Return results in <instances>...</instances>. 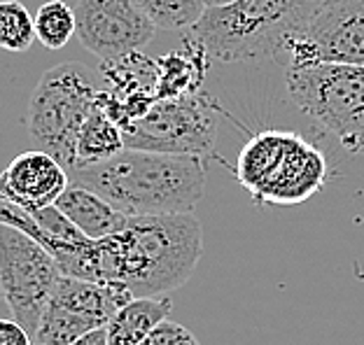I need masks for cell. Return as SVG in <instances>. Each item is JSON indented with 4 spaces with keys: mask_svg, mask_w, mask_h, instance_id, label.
<instances>
[{
    "mask_svg": "<svg viewBox=\"0 0 364 345\" xmlns=\"http://www.w3.org/2000/svg\"><path fill=\"white\" fill-rule=\"evenodd\" d=\"M203 229L192 212L136 215L91 248V280L127 287L131 297H161L192 278Z\"/></svg>",
    "mask_w": 364,
    "mask_h": 345,
    "instance_id": "6da1fadb",
    "label": "cell"
},
{
    "mask_svg": "<svg viewBox=\"0 0 364 345\" xmlns=\"http://www.w3.org/2000/svg\"><path fill=\"white\" fill-rule=\"evenodd\" d=\"M70 177L129 217L192 212L205 194L203 157L136 147L73 170Z\"/></svg>",
    "mask_w": 364,
    "mask_h": 345,
    "instance_id": "7a4b0ae2",
    "label": "cell"
},
{
    "mask_svg": "<svg viewBox=\"0 0 364 345\" xmlns=\"http://www.w3.org/2000/svg\"><path fill=\"white\" fill-rule=\"evenodd\" d=\"M327 0H231L208 5L189 33L210 59L247 63L276 59L285 40Z\"/></svg>",
    "mask_w": 364,
    "mask_h": 345,
    "instance_id": "3957f363",
    "label": "cell"
},
{
    "mask_svg": "<svg viewBox=\"0 0 364 345\" xmlns=\"http://www.w3.org/2000/svg\"><path fill=\"white\" fill-rule=\"evenodd\" d=\"M236 180L259 205H299L329 180L327 157L296 131H259L243 145Z\"/></svg>",
    "mask_w": 364,
    "mask_h": 345,
    "instance_id": "277c9868",
    "label": "cell"
},
{
    "mask_svg": "<svg viewBox=\"0 0 364 345\" xmlns=\"http://www.w3.org/2000/svg\"><path fill=\"white\" fill-rule=\"evenodd\" d=\"M98 94L96 72L73 61L49 68L31 94L23 121L28 138L38 150L59 159L68 172L75 168L80 128L96 108Z\"/></svg>",
    "mask_w": 364,
    "mask_h": 345,
    "instance_id": "5b68a950",
    "label": "cell"
},
{
    "mask_svg": "<svg viewBox=\"0 0 364 345\" xmlns=\"http://www.w3.org/2000/svg\"><path fill=\"white\" fill-rule=\"evenodd\" d=\"M287 96L332 133L346 152L364 157V65L299 63L285 68Z\"/></svg>",
    "mask_w": 364,
    "mask_h": 345,
    "instance_id": "8992f818",
    "label": "cell"
},
{
    "mask_svg": "<svg viewBox=\"0 0 364 345\" xmlns=\"http://www.w3.org/2000/svg\"><path fill=\"white\" fill-rule=\"evenodd\" d=\"M218 108L208 94L156 98L140 117L122 126L124 145L136 150L208 157L218 141Z\"/></svg>",
    "mask_w": 364,
    "mask_h": 345,
    "instance_id": "52a82bcc",
    "label": "cell"
},
{
    "mask_svg": "<svg viewBox=\"0 0 364 345\" xmlns=\"http://www.w3.org/2000/svg\"><path fill=\"white\" fill-rule=\"evenodd\" d=\"M61 275L56 259L36 238L0 224V290L12 317L31 339Z\"/></svg>",
    "mask_w": 364,
    "mask_h": 345,
    "instance_id": "ba28073f",
    "label": "cell"
},
{
    "mask_svg": "<svg viewBox=\"0 0 364 345\" xmlns=\"http://www.w3.org/2000/svg\"><path fill=\"white\" fill-rule=\"evenodd\" d=\"M134 299L127 287L61 275L40 315L33 345H70L80 336L105 327Z\"/></svg>",
    "mask_w": 364,
    "mask_h": 345,
    "instance_id": "9c48e42d",
    "label": "cell"
},
{
    "mask_svg": "<svg viewBox=\"0 0 364 345\" xmlns=\"http://www.w3.org/2000/svg\"><path fill=\"white\" fill-rule=\"evenodd\" d=\"M273 61L364 65V0H327L285 40Z\"/></svg>",
    "mask_w": 364,
    "mask_h": 345,
    "instance_id": "30bf717a",
    "label": "cell"
},
{
    "mask_svg": "<svg viewBox=\"0 0 364 345\" xmlns=\"http://www.w3.org/2000/svg\"><path fill=\"white\" fill-rule=\"evenodd\" d=\"M77 40L101 61L140 52L156 26L134 0H77Z\"/></svg>",
    "mask_w": 364,
    "mask_h": 345,
    "instance_id": "8fae6325",
    "label": "cell"
},
{
    "mask_svg": "<svg viewBox=\"0 0 364 345\" xmlns=\"http://www.w3.org/2000/svg\"><path fill=\"white\" fill-rule=\"evenodd\" d=\"M68 185V168L45 150L21 152L0 172V194L28 212L54 205Z\"/></svg>",
    "mask_w": 364,
    "mask_h": 345,
    "instance_id": "7c38bea8",
    "label": "cell"
},
{
    "mask_svg": "<svg viewBox=\"0 0 364 345\" xmlns=\"http://www.w3.org/2000/svg\"><path fill=\"white\" fill-rule=\"evenodd\" d=\"M54 205L91 241L117 234L129 224V215H124L103 196H98L75 180H70V185L65 187V192Z\"/></svg>",
    "mask_w": 364,
    "mask_h": 345,
    "instance_id": "4fadbf2b",
    "label": "cell"
},
{
    "mask_svg": "<svg viewBox=\"0 0 364 345\" xmlns=\"http://www.w3.org/2000/svg\"><path fill=\"white\" fill-rule=\"evenodd\" d=\"M210 54L205 47L189 33L182 49L156 59V98H178L196 94L201 89L205 70H208Z\"/></svg>",
    "mask_w": 364,
    "mask_h": 345,
    "instance_id": "5bb4252c",
    "label": "cell"
},
{
    "mask_svg": "<svg viewBox=\"0 0 364 345\" xmlns=\"http://www.w3.org/2000/svg\"><path fill=\"white\" fill-rule=\"evenodd\" d=\"M173 303L168 294L161 297H138L122 306L105 324L107 345H140L159 322L168 317Z\"/></svg>",
    "mask_w": 364,
    "mask_h": 345,
    "instance_id": "9a60e30c",
    "label": "cell"
},
{
    "mask_svg": "<svg viewBox=\"0 0 364 345\" xmlns=\"http://www.w3.org/2000/svg\"><path fill=\"white\" fill-rule=\"evenodd\" d=\"M124 147L127 145H124L122 126L107 114V110L101 105V101H98L96 108L91 110L87 121L80 128L77 150H75L77 161H75V168L73 170L110 159L117 152H122Z\"/></svg>",
    "mask_w": 364,
    "mask_h": 345,
    "instance_id": "2e32d148",
    "label": "cell"
},
{
    "mask_svg": "<svg viewBox=\"0 0 364 345\" xmlns=\"http://www.w3.org/2000/svg\"><path fill=\"white\" fill-rule=\"evenodd\" d=\"M103 75L107 87H110L107 92L117 96H154L156 61L147 59L140 52H131L127 56H119V59L103 61Z\"/></svg>",
    "mask_w": 364,
    "mask_h": 345,
    "instance_id": "e0dca14e",
    "label": "cell"
},
{
    "mask_svg": "<svg viewBox=\"0 0 364 345\" xmlns=\"http://www.w3.org/2000/svg\"><path fill=\"white\" fill-rule=\"evenodd\" d=\"M33 19H36V38L47 49H63L77 33L75 10L63 0H47Z\"/></svg>",
    "mask_w": 364,
    "mask_h": 345,
    "instance_id": "ac0fdd59",
    "label": "cell"
},
{
    "mask_svg": "<svg viewBox=\"0 0 364 345\" xmlns=\"http://www.w3.org/2000/svg\"><path fill=\"white\" fill-rule=\"evenodd\" d=\"M161 31L192 28L208 7V0H134Z\"/></svg>",
    "mask_w": 364,
    "mask_h": 345,
    "instance_id": "d6986e66",
    "label": "cell"
},
{
    "mask_svg": "<svg viewBox=\"0 0 364 345\" xmlns=\"http://www.w3.org/2000/svg\"><path fill=\"white\" fill-rule=\"evenodd\" d=\"M36 19L19 0H0V49L28 52L36 43Z\"/></svg>",
    "mask_w": 364,
    "mask_h": 345,
    "instance_id": "ffe728a7",
    "label": "cell"
},
{
    "mask_svg": "<svg viewBox=\"0 0 364 345\" xmlns=\"http://www.w3.org/2000/svg\"><path fill=\"white\" fill-rule=\"evenodd\" d=\"M0 345H33V339L14 317H0Z\"/></svg>",
    "mask_w": 364,
    "mask_h": 345,
    "instance_id": "44dd1931",
    "label": "cell"
},
{
    "mask_svg": "<svg viewBox=\"0 0 364 345\" xmlns=\"http://www.w3.org/2000/svg\"><path fill=\"white\" fill-rule=\"evenodd\" d=\"M70 345H107V329L105 327H98V329L80 336V339L73 341Z\"/></svg>",
    "mask_w": 364,
    "mask_h": 345,
    "instance_id": "7402d4cb",
    "label": "cell"
},
{
    "mask_svg": "<svg viewBox=\"0 0 364 345\" xmlns=\"http://www.w3.org/2000/svg\"><path fill=\"white\" fill-rule=\"evenodd\" d=\"M0 317H12V313H10V306H7V301H5V294H3V290H0Z\"/></svg>",
    "mask_w": 364,
    "mask_h": 345,
    "instance_id": "603a6c76",
    "label": "cell"
},
{
    "mask_svg": "<svg viewBox=\"0 0 364 345\" xmlns=\"http://www.w3.org/2000/svg\"><path fill=\"white\" fill-rule=\"evenodd\" d=\"M225 3H231V0H208V5H225Z\"/></svg>",
    "mask_w": 364,
    "mask_h": 345,
    "instance_id": "cb8c5ba5",
    "label": "cell"
}]
</instances>
